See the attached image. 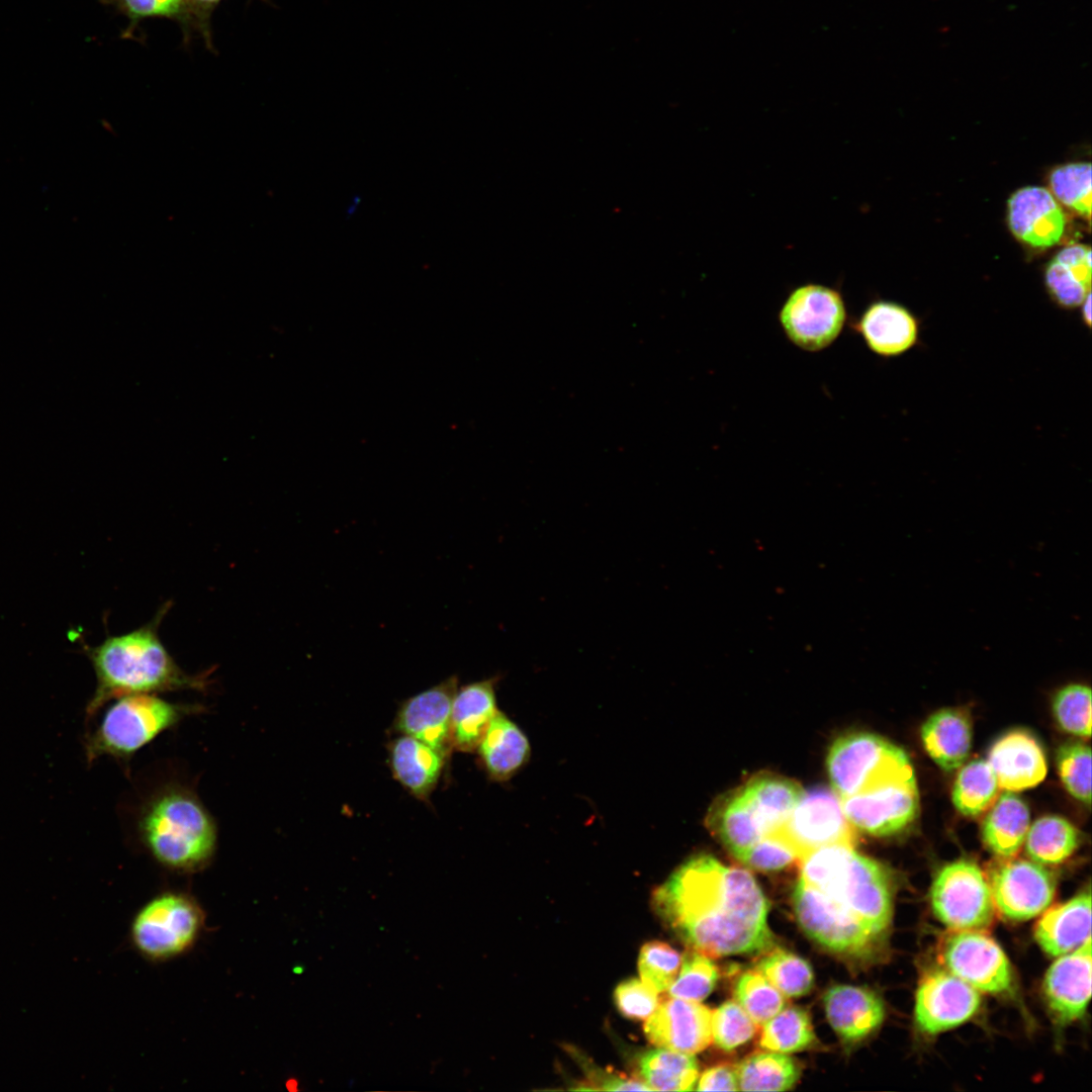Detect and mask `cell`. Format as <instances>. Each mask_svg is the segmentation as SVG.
Instances as JSON below:
<instances>
[{
    "label": "cell",
    "mask_w": 1092,
    "mask_h": 1092,
    "mask_svg": "<svg viewBox=\"0 0 1092 1092\" xmlns=\"http://www.w3.org/2000/svg\"><path fill=\"white\" fill-rule=\"evenodd\" d=\"M652 902L679 939L710 958L761 953L774 944L768 902L756 880L712 855L681 863L656 888Z\"/></svg>",
    "instance_id": "cell-1"
},
{
    "label": "cell",
    "mask_w": 1092,
    "mask_h": 1092,
    "mask_svg": "<svg viewBox=\"0 0 1092 1092\" xmlns=\"http://www.w3.org/2000/svg\"><path fill=\"white\" fill-rule=\"evenodd\" d=\"M164 609L147 625L128 633L107 637L89 648L96 689L86 708L90 719L113 699L132 694H157L179 690L205 691V673L189 674L176 663L158 635Z\"/></svg>",
    "instance_id": "cell-2"
},
{
    "label": "cell",
    "mask_w": 1092,
    "mask_h": 1092,
    "mask_svg": "<svg viewBox=\"0 0 1092 1092\" xmlns=\"http://www.w3.org/2000/svg\"><path fill=\"white\" fill-rule=\"evenodd\" d=\"M138 832L159 863L178 872L202 869L217 845L214 819L192 791L178 785L166 786L147 800Z\"/></svg>",
    "instance_id": "cell-3"
},
{
    "label": "cell",
    "mask_w": 1092,
    "mask_h": 1092,
    "mask_svg": "<svg viewBox=\"0 0 1092 1092\" xmlns=\"http://www.w3.org/2000/svg\"><path fill=\"white\" fill-rule=\"evenodd\" d=\"M801 878L849 911L876 934L887 938L893 917L890 875L854 844L819 847L800 860Z\"/></svg>",
    "instance_id": "cell-4"
},
{
    "label": "cell",
    "mask_w": 1092,
    "mask_h": 1092,
    "mask_svg": "<svg viewBox=\"0 0 1092 1092\" xmlns=\"http://www.w3.org/2000/svg\"><path fill=\"white\" fill-rule=\"evenodd\" d=\"M201 706L176 704L156 694H132L114 699L85 740L88 762L101 756L128 761L141 748Z\"/></svg>",
    "instance_id": "cell-5"
},
{
    "label": "cell",
    "mask_w": 1092,
    "mask_h": 1092,
    "mask_svg": "<svg viewBox=\"0 0 1092 1092\" xmlns=\"http://www.w3.org/2000/svg\"><path fill=\"white\" fill-rule=\"evenodd\" d=\"M826 766L832 790L840 799L914 776L903 749L867 732L837 738L828 751Z\"/></svg>",
    "instance_id": "cell-6"
},
{
    "label": "cell",
    "mask_w": 1092,
    "mask_h": 1092,
    "mask_svg": "<svg viewBox=\"0 0 1092 1092\" xmlns=\"http://www.w3.org/2000/svg\"><path fill=\"white\" fill-rule=\"evenodd\" d=\"M793 908L798 923L811 939L844 959L868 962L886 940L801 877L794 888Z\"/></svg>",
    "instance_id": "cell-7"
},
{
    "label": "cell",
    "mask_w": 1092,
    "mask_h": 1092,
    "mask_svg": "<svg viewBox=\"0 0 1092 1092\" xmlns=\"http://www.w3.org/2000/svg\"><path fill=\"white\" fill-rule=\"evenodd\" d=\"M930 905L938 921L953 931L984 929L995 914L988 880L968 859L951 861L937 872L930 887Z\"/></svg>",
    "instance_id": "cell-8"
},
{
    "label": "cell",
    "mask_w": 1092,
    "mask_h": 1092,
    "mask_svg": "<svg viewBox=\"0 0 1092 1092\" xmlns=\"http://www.w3.org/2000/svg\"><path fill=\"white\" fill-rule=\"evenodd\" d=\"M201 923V911L191 898L180 893H164L139 911L131 925V937L143 954L168 959L192 945Z\"/></svg>",
    "instance_id": "cell-9"
},
{
    "label": "cell",
    "mask_w": 1092,
    "mask_h": 1092,
    "mask_svg": "<svg viewBox=\"0 0 1092 1092\" xmlns=\"http://www.w3.org/2000/svg\"><path fill=\"white\" fill-rule=\"evenodd\" d=\"M780 325L796 347L818 352L841 334L846 308L841 293L829 286L807 283L788 295L779 312Z\"/></svg>",
    "instance_id": "cell-10"
},
{
    "label": "cell",
    "mask_w": 1092,
    "mask_h": 1092,
    "mask_svg": "<svg viewBox=\"0 0 1092 1092\" xmlns=\"http://www.w3.org/2000/svg\"><path fill=\"white\" fill-rule=\"evenodd\" d=\"M769 834L786 841L799 861L819 847L855 841L854 828L843 812L840 798L823 787L804 791L786 821Z\"/></svg>",
    "instance_id": "cell-11"
},
{
    "label": "cell",
    "mask_w": 1092,
    "mask_h": 1092,
    "mask_svg": "<svg viewBox=\"0 0 1092 1092\" xmlns=\"http://www.w3.org/2000/svg\"><path fill=\"white\" fill-rule=\"evenodd\" d=\"M981 1005L978 990L945 968H932L922 975L915 992V1027L925 1035L944 1032L969 1021Z\"/></svg>",
    "instance_id": "cell-12"
},
{
    "label": "cell",
    "mask_w": 1092,
    "mask_h": 1092,
    "mask_svg": "<svg viewBox=\"0 0 1092 1092\" xmlns=\"http://www.w3.org/2000/svg\"><path fill=\"white\" fill-rule=\"evenodd\" d=\"M946 970L980 993L1003 995L1013 988L1010 962L1000 945L979 930H957L944 941Z\"/></svg>",
    "instance_id": "cell-13"
},
{
    "label": "cell",
    "mask_w": 1092,
    "mask_h": 1092,
    "mask_svg": "<svg viewBox=\"0 0 1092 1092\" xmlns=\"http://www.w3.org/2000/svg\"><path fill=\"white\" fill-rule=\"evenodd\" d=\"M995 909L1008 920L1026 921L1049 908L1056 894V879L1033 860L1008 859L989 877Z\"/></svg>",
    "instance_id": "cell-14"
},
{
    "label": "cell",
    "mask_w": 1092,
    "mask_h": 1092,
    "mask_svg": "<svg viewBox=\"0 0 1092 1092\" xmlns=\"http://www.w3.org/2000/svg\"><path fill=\"white\" fill-rule=\"evenodd\" d=\"M840 800L852 827L874 836L901 832L919 812L914 776Z\"/></svg>",
    "instance_id": "cell-15"
},
{
    "label": "cell",
    "mask_w": 1092,
    "mask_h": 1092,
    "mask_svg": "<svg viewBox=\"0 0 1092 1092\" xmlns=\"http://www.w3.org/2000/svg\"><path fill=\"white\" fill-rule=\"evenodd\" d=\"M458 689V676L452 674L439 684L404 700L398 707L392 729L399 735L414 737L449 758L451 711Z\"/></svg>",
    "instance_id": "cell-16"
},
{
    "label": "cell",
    "mask_w": 1092,
    "mask_h": 1092,
    "mask_svg": "<svg viewBox=\"0 0 1092 1092\" xmlns=\"http://www.w3.org/2000/svg\"><path fill=\"white\" fill-rule=\"evenodd\" d=\"M712 1011L699 1002L675 997L659 999L646 1019V1038L658 1048L694 1055L712 1041Z\"/></svg>",
    "instance_id": "cell-17"
},
{
    "label": "cell",
    "mask_w": 1092,
    "mask_h": 1092,
    "mask_svg": "<svg viewBox=\"0 0 1092 1092\" xmlns=\"http://www.w3.org/2000/svg\"><path fill=\"white\" fill-rule=\"evenodd\" d=\"M1091 938L1078 948L1058 957L1042 983L1045 1003L1059 1025L1084 1016L1091 998Z\"/></svg>",
    "instance_id": "cell-18"
},
{
    "label": "cell",
    "mask_w": 1092,
    "mask_h": 1092,
    "mask_svg": "<svg viewBox=\"0 0 1092 1092\" xmlns=\"http://www.w3.org/2000/svg\"><path fill=\"white\" fill-rule=\"evenodd\" d=\"M1008 223L1013 235L1035 248H1049L1062 239L1066 216L1051 191L1039 186H1026L1012 194L1008 201Z\"/></svg>",
    "instance_id": "cell-19"
},
{
    "label": "cell",
    "mask_w": 1092,
    "mask_h": 1092,
    "mask_svg": "<svg viewBox=\"0 0 1092 1092\" xmlns=\"http://www.w3.org/2000/svg\"><path fill=\"white\" fill-rule=\"evenodd\" d=\"M823 1002L832 1029L848 1044L872 1034L883 1023L886 1014L882 998L861 986H831L825 992Z\"/></svg>",
    "instance_id": "cell-20"
},
{
    "label": "cell",
    "mask_w": 1092,
    "mask_h": 1092,
    "mask_svg": "<svg viewBox=\"0 0 1092 1092\" xmlns=\"http://www.w3.org/2000/svg\"><path fill=\"white\" fill-rule=\"evenodd\" d=\"M987 761L999 787L1011 792L1035 787L1048 771L1040 744L1023 730H1013L1000 737L989 750Z\"/></svg>",
    "instance_id": "cell-21"
},
{
    "label": "cell",
    "mask_w": 1092,
    "mask_h": 1092,
    "mask_svg": "<svg viewBox=\"0 0 1092 1092\" xmlns=\"http://www.w3.org/2000/svg\"><path fill=\"white\" fill-rule=\"evenodd\" d=\"M855 332L876 355L890 358L913 348L919 337V323L906 307L892 301L870 304L853 324Z\"/></svg>",
    "instance_id": "cell-22"
},
{
    "label": "cell",
    "mask_w": 1092,
    "mask_h": 1092,
    "mask_svg": "<svg viewBox=\"0 0 1092 1092\" xmlns=\"http://www.w3.org/2000/svg\"><path fill=\"white\" fill-rule=\"evenodd\" d=\"M491 676L457 689L451 711V742L453 750L473 752L496 714L495 687Z\"/></svg>",
    "instance_id": "cell-23"
},
{
    "label": "cell",
    "mask_w": 1092,
    "mask_h": 1092,
    "mask_svg": "<svg viewBox=\"0 0 1092 1092\" xmlns=\"http://www.w3.org/2000/svg\"><path fill=\"white\" fill-rule=\"evenodd\" d=\"M387 750L393 778L413 797L428 801L438 786L448 757L407 735L392 739Z\"/></svg>",
    "instance_id": "cell-24"
},
{
    "label": "cell",
    "mask_w": 1092,
    "mask_h": 1092,
    "mask_svg": "<svg viewBox=\"0 0 1092 1092\" xmlns=\"http://www.w3.org/2000/svg\"><path fill=\"white\" fill-rule=\"evenodd\" d=\"M1034 938L1046 954L1055 958L1078 948L1091 938L1090 891L1045 909L1034 927Z\"/></svg>",
    "instance_id": "cell-25"
},
{
    "label": "cell",
    "mask_w": 1092,
    "mask_h": 1092,
    "mask_svg": "<svg viewBox=\"0 0 1092 1092\" xmlns=\"http://www.w3.org/2000/svg\"><path fill=\"white\" fill-rule=\"evenodd\" d=\"M476 750L487 776L496 782L514 777L531 754L526 734L500 711L490 721Z\"/></svg>",
    "instance_id": "cell-26"
},
{
    "label": "cell",
    "mask_w": 1092,
    "mask_h": 1092,
    "mask_svg": "<svg viewBox=\"0 0 1092 1092\" xmlns=\"http://www.w3.org/2000/svg\"><path fill=\"white\" fill-rule=\"evenodd\" d=\"M923 746L942 769L951 771L967 760L972 745V728L965 714L956 709H941L930 715L921 727Z\"/></svg>",
    "instance_id": "cell-27"
},
{
    "label": "cell",
    "mask_w": 1092,
    "mask_h": 1092,
    "mask_svg": "<svg viewBox=\"0 0 1092 1092\" xmlns=\"http://www.w3.org/2000/svg\"><path fill=\"white\" fill-rule=\"evenodd\" d=\"M1091 249L1082 244L1063 248L1046 267L1044 280L1053 299L1062 307L1074 308L1091 290Z\"/></svg>",
    "instance_id": "cell-28"
},
{
    "label": "cell",
    "mask_w": 1092,
    "mask_h": 1092,
    "mask_svg": "<svg viewBox=\"0 0 1092 1092\" xmlns=\"http://www.w3.org/2000/svg\"><path fill=\"white\" fill-rule=\"evenodd\" d=\"M1029 810L1011 791L1001 794L982 824V838L987 848L1001 857L1015 855L1024 843L1029 828Z\"/></svg>",
    "instance_id": "cell-29"
},
{
    "label": "cell",
    "mask_w": 1092,
    "mask_h": 1092,
    "mask_svg": "<svg viewBox=\"0 0 1092 1092\" xmlns=\"http://www.w3.org/2000/svg\"><path fill=\"white\" fill-rule=\"evenodd\" d=\"M740 790L764 835L786 821L804 793L796 782L768 774L753 777Z\"/></svg>",
    "instance_id": "cell-30"
},
{
    "label": "cell",
    "mask_w": 1092,
    "mask_h": 1092,
    "mask_svg": "<svg viewBox=\"0 0 1092 1092\" xmlns=\"http://www.w3.org/2000/svg\"><path fill=\"white\" fill-rule=\"evenodd\" d=\"M711 831L736 858L764 836L740 788L720 799L708 815Z\"/></svg>",
    "instance_id": "cell-31"
},
{
    "label": "cell",
    "mask_w": 1092,
    "mask_h": 1092,
    "mask_svg": "<svg viewBox=\"0 0 1092 1092\" xmlns=\"http://www.w3.org/2000/svg\"><path fill=\"white\" fill-rule=\"evenodd\" d=\"M639 1074L651 1091H690L695 1089L699 1067L693 1055L659 1048L640 1057Z\"/></svg>",
    "instance_id": "cell-32"
},
{
    "label": "cell",
    "mask_w": 1092,
    "mask_h": 1092,
    "mask_svg": "<svg viewBox=\"0 0 1092 1092\" xmlns=\"http://www.w3.org/2000/svg\"><path fill=\"white\" fill-rule=\"evenodd\" d=\"M738 1090L786 1091L800 1078L798 1062L783 1053H757L735 1068Z\"/></svg>",
    "instance_id": "cell-33"
},
{
    "label": "cell",
    "mask_w": 1092,
    "mask_h": 1092,
    "mask_svg": "<svg viewBox=\"0 0 1092 1092\" xmlns=\"http://www.w3.org/2000/svg\"><path fill=\"white\" fill-rule=\"evenodd\" d=\"M1024 842L1031 860L1052 866L1072 855L1079 845L1080 834L1067 819L1044 816L1029 825Z\"/></svg>",
    "instance_id": "cell-34"
},
{
    "label": "cell",
    "mask_w": 1092,
    "mask_h": 1092,
    "mask_svg": "<svg viewBox=\"0 0 1092 1092\" xmlns=\"http://www.w3.org/2000/svg\"><path fill=\"white\" fill-rule=\"evenodd\" d=\"M816 1042L810 1016L797 1006L785 1007L762 1024L761 1048L783 1054L809 1049Z\"/></svg>",
    "instance_id": "cell-35"
},
{
    "label": "cell",
    "mask_w": 1092,
    "mask_h": 1092,
    "mask_svg": "<svg viewBox=\"0 0 1092 1092\" xmlns=\"http://www.w3.org/2000/svg\"><path fill=\"white\" fill-rule=\"evenodd\" d=\"M999 789L988 761L974 759L959 771L952 787L951 800L960 813L976 816L992 805Z\"/></svg>",
    "instance_id": "cell-36"
},
{
    "label": "cell",
    "mask_w": 1092,
    "mask_h": 1092,
    "mask_svg": "<svg viewBox=\"0 0 1092 1092\" xmlns=\"http://www.w3.org/2000/svg\"><path fill=\"white\" fill-rule=\"evenodd\" d=\"M755 970L785 997L804 996L814 985V973L810 964L786 949L769 950L758 961Z\"/></svg>",
    "instance_id": "cell-37"
},
{
    "label": "cell",
    "mask_w": 1092,
    "mask_h": 1092,
    "mask_svg": "<svg viewBox=\"0 0 1092 1092\" xmlns=\"http://www.w3.org/2000/svg\"><path fill=\"white\" fill-rule=\"evenodd\" d=\"M1050 191L1058 202L1088 220L1091 216V164L1078 162L1055 168L1049 178Z\"/></svg>",
    "instance_id": "cell-38"
},
{
    "label": "cell",
    "mask_w": 1092,
    "mask_h": 1092,
    "mask_svg": "<svg viewBox=\"0 0 1092 1092\" xmlns=\"http://www.w3.org/2000/svg\"><path fill=\"white\" fill-rule=\"evenodd\" d=\"M734 995L736 1002L757 1025H762L787 1006L786 997L756 970L747 971L737 979Z\"/></svg>",
    "instance_id": "cell-39"
},
{
    "label": "cell",
    "mask_w": 1092,
    "mask_h": 1092,
    "mask_svg": "<svg viewBox=\"0 0 1092 1092\" xmlns=\"http://www.w3.org/2000/svg\"><path fill=\"white\" fill-rule=\"evenodd\" d=\"M680 971L667 989L668 996L700 1002L716 986L719 972L710 957L690 948L681 957Z\"/></svg>",
    "instance_id": "cell-40"
},
{
    "label": "cell",
    "mask_w": 1092,
    "mask_h": 1092,
    "mask_svg": "<svg viewBox=\"0 0 1092 1092\" xmlns=\"http://www.w3.org/2000/svg\"><path fill=\"white\" fill-rule=\"evenodd\" d=\"M1055 719L1060 727L1071 734L1091 735V690L1083 684H1069L1060 688L1052 700Z\"/></svg>",
    "instance_id": "cell-41"
},
{
    "label": "cell",
    "mask_w": 1092,
    "mask_h": 1092,
    "mask_svg": "<svg viewBox=\"0 0 1092 1092\" xmlns=\"http://www.w3.org/2000/svg\"><path fill=\"white\" fill-rule=\"evenodd\" d=\"M1057 767L1066 790L1077 800L1091 803V749L1082 742L1063 744L1057 753Z\"/></svg>",
    "instance_id": "cell-42"
},
{
    "label": "cell",
    "mask_w": 1092,
    "mask_h": 1092,
    "mask_svg": "<svg viewBox=\"0 0 1092 1092\" xmlns=\"http://www.w3.org/2000/svg\"><path fill=\"white\" fill-rule=\"evenodd\" d=\"M680 963V953L669 944L658 940L648 941L639 952L640 980L658 993L667 991L678 973Z\"/></svg>",
    "instance_id": "cell-43"
},
{
    "label": "cell",
    "mask_w": 1092,
    "mask_h": 1092,
    "mask_svg": "<svg viewBox=\"0 0 1092 1092\" xmlns=\"http://www.w3.org/2000/svg\"><path fill=\"white\" fill-rule=\"evenodd\" d=\"M712 1039L723 1051H732L749 1041L757 1024L736 1001H726L711 1017Z\"/></svg>",
    "instance_id": "cell-44"
},
{
    "label": "cell",
    "mask_w": 1092,
    "mask_h": 1092,
    "mask_svg": "<svg viewBox=\"0 0 1092 1092\" xmlns=\"http://www.w3.org/2000/svg\"><path fill=\"white\" fill-rule=\"evenodd\" d=\"M112 7L127 20L121 32L122 38H132L142 21L153 18L174 20L181 26L184 18L185 0H98Z\"/></svg>",
    "instance_id": "cell-45"
},
{
    "label": "cell",
    "mask_w": 1092,
    "mask_h": 1092,
    "mask_svg": "<svg viewBox=\"0 0 1092 1092\" xmlns=\"http://www.w3.org/2000/svg\"><path fill=\"white\" fill-rule=\"evenodd\" d=\"M736 859L751 869L763 872L782 870L799 860L794 849L775 834L764 835Z\"/></svg>",
    "instance_id": "cell-46"
},
{
    "label": "cell",
    "mask_w": 1092,
    "mask_h": 1092,
    "mask_svg": "<svg viewBox=\"0 0 1092 1092\" xmlns=\"http://www.w3.org/2000/svg\"><path fill=\"white\" fill-rule=\"evenodd\" d=\"M614 999L619 1012L632 1020H646L659 1003L658 992L637 979L621 982L615 989Z\"/></svg>",
    "instance_id": "cell-47"
},
{
    "label": "cell",
    "mask_w": 1092,
    "mask_h": 1092,
    "mask_svg": "<svg viewBox=\"0 0 1092 1092\" xmlns=\"http://www.w3.org/2000/svg\"><path fill=\"white\" fill-rule=\"evenodd\" d=\"M222 0H185L184 18L181 29L184 42H188L192 32L200 35L205 47L213 51L211 17Z\"/></svg>",
    "instance_id": "cell-48"
},
{
    "label": "cell",
    "mask_w": 1092,
    "mask_h": 1092,
    "mask_svg": "<svg viewBox=\"0 0 1092 1092\" xmlns=\"http://www.w3.org/2000/svg\"><path fill=\"white\" fill-rule=\"evenodd\" d=\"M583 1068L586 1069L588 1078L587 1090L651 1091L642 1080L629 1078L616 1072L601 1070L589 1064L584 1065Z\"/></svg>",
    "instance_id": "cell-49"
},
{
    "label": "cell",
    "mask_w": 1092,
    "mask_h": 1092,
    "mask_svg": "<svg viewBox=\"0 0 1092 1092\" xmlns=\"http://www.w3.org/2000/svg\"><path fill=\"white\" fill-rule=\"evenodd\" d=\"M699 1091H736L738 1083L735 1068L718 1065L707 1069L698 1081Z\"/></svg>",
    "instance_id": "cell-50"
},
{
    "label": "cell",
    "mask_w": 1092,
    "mask_h": 1092,
    "mask_svg": "<svg viewBox=\"0 0 1092 1092\" xmlns=\"http://www.w3.org/2000/svg\"><path fill=\"white\" fill-rule=\"evenodd\" d=\"M1081 305H1082L1081 311H1082L1083 322H1084V324L1086 326L1090 327V325H1091V293H1089L1086 296V298L1081 303Z\"/></svg>",
    "instance_id": "cell-51"
}]
</instances>
